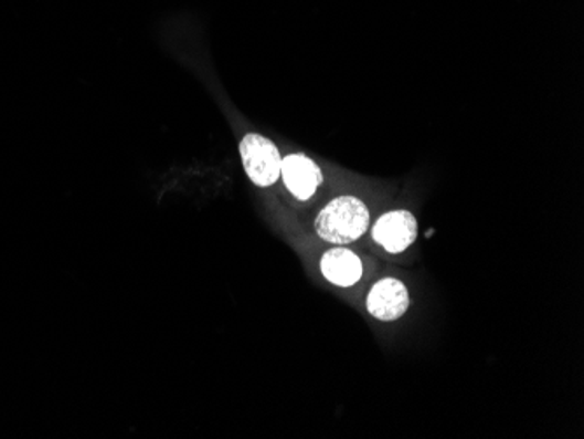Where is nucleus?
I'll return each instance as SVG.
<instances>
[{
	"instance_id": "6",
	"label": "nucleus",
	"mask_w": 584,
	"mask_h": 439,
	"mask_svg": "<svg viewBox=\"0 0 584 439\" xmlns=\"http://www.w3.org/2000/svg\"><path fill=\"white\" fill-rule=\"evenodd\" d=\"M322 275L340 288H350L359 282L362 275V263L358 255L347 249H332L320 261Z\"/></svg>"
},
{
	"instance_id": "4",
	"label": "nucleus",
	"mask_w": 584,
	"mask_h": 439,
	"mask_svg": "<svg viewBox=\"0 0 584 439\" xmlns=\"http://www.w3.org/2000/svg\"><path fill=\"white\" fill-rule=\"evenodd\" d=\"M408 306V289L397 279L376 282L368 296V312L385 323L403 317Z\"/></svg>"
},
{
	"instance_id": "3",
	"label": "nucleus",
	"mask_w": 584,
	"mask_h": 439,
	"mask_svg": "<svg viewBox=\"0 0 584 439\" xmlns=\"http://www.w3.org/2000/svg\"><path fill=\"white\" fill-rule=\"evenodd\" d=\"M418 224L408 210H392L383 213L373 228V239L391 254L406 251L416 240Z\"/></svg>"
},
{
	"instance_id": "2",
	"label": "nucleus",
	"mask_w": 584,
	"mask_h": 439,
	"mask_svg": "<svg viewBox=\"0 0 584 439\" xmlns=\"http://www.w3.org/2000/svg\"><path fill=\"white\" fill-rule=\"evenodd\" d=\"M240 156L248 179L259 188H269L280 177L282 158L269 138L259 134H248L240 143Z\"/></svg>"
},
{
	"instance_id": "1",
	"label": "nucleus",
	"mask_w": 584,
	"mask_h": 439,
	"mask_svg": "<svg viewBox=\"0 0 584 439\" xmlns=\"http://www.w3.org/2000/svg\"><path fill=\"white\" fill-rule=\"evenodd\" d=\"M370 227V210L355 197L329 201L316 219L320 239L331 243H350L361 239Z\"/></svg>"
},
{
	"instance_id": "5",
	"label": "nucleus",
	"mask_w": 584,
	"mask_h": 439,
	"mask_svg": "<svg viewBox=\"0 0 584 439\" xmlns=\"http://www.w3.org/2000/svg\"><path fill=\"white\" fill-rule=\"evenodd\" d=\"M280 174L284 185L298 200L314 197L325 180L314 159L305 155H289L282 159Z\"/></svg>"
}]
</instances>
